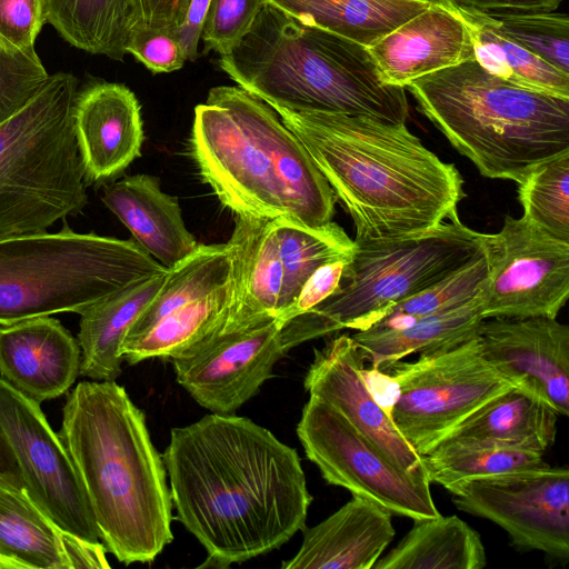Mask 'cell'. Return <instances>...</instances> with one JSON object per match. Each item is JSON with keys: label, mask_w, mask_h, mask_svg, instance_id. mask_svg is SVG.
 I'll list each match as a JSON object with an SVG mask.
<instances>
[{"label": "cell", "mask_w": 569, "mask_h": 569, "mask_svg": "<svg viewBox=\"0 0 569 569\" xmlns=\"http://www.w3.org/2000/svg\"><path fill=\"white\" fill-rule=\"evenodd\" d=\"M271 221L283 268L280 315L293 302L303 283L318 268L351 256L356 246L333 221L319 228L284 217Z\"/></svg>", "instance_id": "cell-33"}, {"label": "cell", "mask_w": 569, "mask_h": 569, "mask_svg": "<svg viewBox=\"0 0 569 569\" xmlns=\"http://www.w3.org/2000/svg\"><path fill=\"white\" fill-rule=\"evenodd\" d=\"M0 569H19L16 563L0 556Z\"/></svg>", "instance_id": "cell-48"}, {"label": "cell", "mask_w": 569, "mask_h": 569, "mask_svg": "<svg viewBox=\"0 0 569 569\" xmlns=\"http://www.w3.org/2000/svg\"><path fill=\"white\" fill-rule=\"evenodd\" d=\"M355 246L337 291L282 326L287 352L342 329H369L399 302L480 257L483 233L465 226L455 212L430 230Z\"/></svg>", "instance_id": "cell-8"}, {"label": "cell", "mask_w": 569, "mask_h": 569, "mask_svg": "<svg viewBox=\"0 0 569 569\" xmlns=\"http://www.w3.org/2000/svg\"><path fill=\"white\" fill-rule=\"evenodd\" d=\"M126 53L133 56L151 73H170L180 70L187 58L173 30L133 27Z\"/></svg>", "instance_id": "cell-40"}, {"label": "cell", "mask_w": 569, "mask_h": 569, "mask_svg": "<svg viewBox=\"0 0 569 569\" xmlns=\"http://www.w3.org/2000/svg\"><path fill=\"white\" fill-rule=\"evenodd\" d=\"M457 14L470 30L475 60L487 71L523 88L569 98V73L512 42L478 16Z\"/></svg>", "instance_id": "cell-34"}, {"label": "cell", "mask_w": 569, "mask_h": 569, "mask_svg": "<svg viewBox=\"0 0 569 569\" xmlns=\"http://www.w3.org/2000/svg\"><path fill=\"white\" fill-rule=\"evenodd\" d=\"M517 184L522 217L569 242V151L536 164Z\"/></svg>", "instance_id": "cell-35"}, {"label": "cell", "mask_w": 569, "mask_h": 569, "mask_svg": "<svg viewBox=\"0 0 569 569\" xmlns=\"http://www.w3.org/2000/svg\"><path fill=\"white\" fill-rule=\"evenodd\" d=\"M298 21L370 47L433 0H264Z\"/></svg>", "instance_id": "cell-27"}, {"label": "cell", "mask_w": 569, "mask_h": 569, "mask_svg": "<svg viewBox=\"0 0 569 569\" xmlns=\"http://www.w3.org/2000/svg\"><path fill=\"white\" fill-rule=\"evenodd\" d=\"M362 376L377 402L389 415L398 396V386L395 379L388 373L371 367L370 369L363 368Z\"/></svg>", "instance_id": "cell-46"}, {"label": "cell", "mask_w": 569, "mask_h": 569, "mask_svg": "<svg viewBox=\"0 0 569 569\" xmlns=\"http://www.w3.org/2000/svg\"><path fill=\"white\" fill-rule=\"evenodd\" d=\"M236 218L240 219L243 228L240 288L234 312L222 332L277 318L283 283L282 261L272 221Z\"/></svg>", "instance_id": "cell-30"}, {"label": "cell", "mask_w": 569, "mask_h": 569, "mask_svg": "<svg viewBox=\"0 0 569 569\" xmlns=\"http://www.w3.org/2000/svg\"><path fill=\"white\" fill-rule=\"evenodd\" d=\"M78 88L69 72L50 74L0 123V240L47 231L88 204L73 124Z\"/></svg>", "instance_id": "cell-7"}, {"label": "cell", "mask_w": 569, "mask_h": 569, "mask_svg": "<svg viewBox=\"0 0 569 569\" xmlns=\"http://www.w3.org/2000/svg\"><path fill=\"white\" fill-rule=\"evenodd\" d=\"M242 252L243 228L236 218L226 243L199 244L169 268L161 290L124 336L122 359L170 360L221 333L238 302Z\"/></svg>", "instance_id": "cell-10"}, {"label": "cell", "mask_w": 569, "mask_h": 569, "mask_svg": "<svg viewBox=\"0 0 569 569\" xmlns=\"http://www.w3.org/2000/svg\"><path fill=\"white\" fill-rule=\"evenodd\" d=\"M211 0H191L181 24L173 29L187 61L199 58V43Z\"/></svg>", "instance_id": "cell-45"}, {"label": "cell", "mask_w": 569, "mask_h": 569, "mask_svg": "<svg viewBox=\"0 0 569 569\" xmlns=\"http://www.w3.org/2000/svg\"><path fill=\"white\" fill-rule=\"evenodd\" d=\"M297 435L306 456L328 483L399 517L417 520L440 515L428 479L395 465L325 401L310 396Z\"/></svg>", "instance_id": "cell-12"}, {"label": "cell", "mask_w": 569, "mask_h": 569, "mask_svg": "<svg viewBox=\"0 0 569 569\" xmlns=\"http://www.w3.org/2000/svg\"><path fill=\"white\" fill-rule=\"evenodd\" d=\"M457 13L505 14L553 11L561 0H433Z\"/></svg>", "instance_id": "cell-43"}, {"label": "cell", "mask_w": 569, "mask_h": 569, "mask_svg": "<svg viewBox=\"0 0 569 569\" xmlns=\"http://www.w3.org/2000/svg\"><path fill=\"white\" fill-rule=\"evenodd\" d=\"M58 435L107 551L127 566L153 561L173 540L172 500L143 412L116 380L80 381Z\"/></svg>", "instance_id": "cell-3"}, {"label": "cell", "mask_w": 569, "mask_h": 569, "mask_svg": "<svg viewBox=\"0 0 569 569\" xmlns=\"http://www.w3.org/2000/svg\"><path fill=\"white\" fill-rule=\"evenodd\" d=\"M367 49L382 80L403 88L425 76L475 59L467 23L437 1Z\"/></svg>", "instance_id": "cell-21"}, {"label": "cell", "mask_w": 569, "mask_h": 569, "mask_svg": "<svg viewBox=\"0 0 569 569\" xmlns=\"http://www.w3.org/2000/svg\"><path fill=\"white\" fill-rule=\"evenodd\" d=\"M44 22L69 44L123 61L136 24L132 0H42Z\"/></svg>", "instance_id": "cell-31"}, {"label": "cell", "mask_w": 569, "mask_h": 569, "mask_svg": "<svg viewBox=\"0 0 569 569\" xmlns=\"http://www.w3.org/2000/svg\"><path fill=\"white\" fill-rule=\"evenodd\" d=\"M177 519L227 568L287 543L312 501L300 458L249 418L211 412L172 428L162 456Z\"/></svg>", "instance_id": "cell-1"}, {"label": "cell", "mask_w": 569, "mask_h": 569, "mask_svg": "<svg viewBox=\"0 0 569 569\" xmlns=\"http://www.w3.org/2000/svg\"><path fill=\"white\" fill-rule=\"evenodd\" d=\"M190 149L201 178L234 217H284L313 228L332 221V188L277 111L243 88L209 90L194 108Z\"/></svg>", "instance_id": "cell-4"}, {"label": "cell", "mask_w": 569, "mask_h": 569, "mask_svg": "<svg viewBox=\"0 0 569 569\" xmlns=\"http://www.w3.org/2000/svg\"><path fill=\"white\" fill-rule=\"evenodd\" d=\"M0 425L36 505L61 530L90 542L100 533L72 460L40 405L0 378Z\"/></svg>", "instance_id": "cell-14"}, {"label": "cell", "mask_w": 569, "mask_h": 569, "mask_svg": "<svg viewBox=\"0 0 569 569\" xmlns=\"http://www.w3.org/2000/svg\"><path fill=\"white\" fill-rule=\"evenodd\" d=\"M455 506L501 527L512 542L566 561L569 557V470L550 465L459 486Z\"/></svg>", "instance_id": "cell-15"}, {"label": "cell", "mask_w": 569, "mask_h": 569, "mask_svg": "<svg viewBox=\"0 0 569 569\" xmlns=\"http://www.w3.org/2000/svg\"><path fill=\"white\" fill-rule=\"evenodd\" d=\"M168 272L137 280L80 315L81 377L113 381L121 375L123 338L161 290Z\"/></svg>", "instance_id": "cell-25"}, {"label": "cell", "mask_w": 569, "mask_h": 569, "mask_svg": "<svg viewBox=\"0 0 569 569\" xmlns=\"http://www.w3.org/2000/svg\"><path fill=\"white\" fill-rule=\"evenodd\" d=\"M264 0H211L201 40L203 52L229 54L250 31Z\"/></svg>", "instance_id": "cell-39"}, {"label": "cell", "mask_w": 569, "mask_h": 569, "mask_svg": "<svg viewBox=\"0 0 569 569\" xmlns=\"http://www.w3.org/2000/svg\"><path fill=\"white\" fill-rule=\"evenodd\" d=\"M485 358L515 388L569 413V327L551 317L488 318L478 331Z\"/></svg>", "instance_id": "cell-17"}, {"label": "cell", "mask_w": 569, "mask_h": 569, "mask_svg": "<svg viewBox=\"0 0 569 569\" xmlns=\"http://www.w3.org/2000/svg\"><path fill=\"white\" fill-rule=\"evenodd\" d=\"M483 319L557 317L569 297V242L525 217L506 216L497 233H483Z\"/></svg>", "instance_id": "cell-13"}, {"label": "cell", "mask_w": 569, "mask_h": 569, "mask_svg": "<svg viewBox=\"0 0 569 569\" xmlns=\"http://www.w3.org/2000/svg\"><path fill=\"white\" fill-rule=\"evenodd\" d=\"M282 322L272 318L222 332L170 359L178 383L211 412L232 413L272 377L287 351Z\"/></svg>", "instance_id": "cell-16"}, {"label": "cell", "mask_w": 569, "mask_h": 569, "mask_svg": "<svg viewBox=\"0 0 569 569\" xmlns=\"http://www.w3.org/2000/svg\"><path fill=\"white\" fill-rule=\"evenodd\" d=\"M488 272L483 253L459 271L396 305L391 311L371 327L405 328L418 319L448 311L475 298Z\"/></svg>", "instance_id": "cell-37"}, {"label": "cell", "mask_w": 569, "mask_h": 569, "mask_svg": "<svg viewBox=\"0 0 569 569\" xmlns=\"http://www.w3.org/2000/svg\"><path fill=\"white\" fill-rule=\"evenodd\" d=\"M167 270L133 239L57 232L0 240V326L81 315L132 282Z\"/></svg>", "instance_id": "cell-9"}, {"label": "cell", "mask_w": 569, "mask_h": 569, "mask_svg": "<svg viewBox=\"0 0 569 569\" xmlns=\"http://www.w3.org/2000/svg\"><path fill=\"white\" fill-rule=\"evenodd\" d=\"M406 88L486 178L518 183L536 164L569 151V98L511 83L475 59Z\"/></svg>", "instance_id": "cell-6"}, {"label": "cell", "mask_w": 569, "mask_h": 569, "mask_svg": "<svg viewBox=\"0 0 569 569\" xmlns=\"http://www.w3.org/2000/svg\"><path fill=\"white\" fill-rule=\"evenodd\" d=\"M0 483L23 489L22 477L9 440L0 425Z\"/></svg>", "instance_id": "cell-47"}, {"label": "cell", "mask_w": 569, "mask_h": 569, "mask_svg": "<svg viewBox=\"0 0 569 569\" xmlns=\"http://www.w3.org/2000/svg\"><path fill=\"white\" fill-rule=\"evenodd\" d=\"M272 108L365 116L405 124L406 88L385 82L367 47L264 3L240 43L218 60Z\"/></svg>", "instance_id": "cell-5"}, {"label": "cell", "mask_w": 569, "mask_h": 569, "mask_svg": "<svg viewBox=\"0 0 569 569\" xmlns=\"http://www.w3.org/2000/svg\"><path fill=\"white\" fill-rule=\"evenodd\" d=\"M483 320L478 293L457 308L420 318L408 327H370L351 337L365 361L378 369L415 352H433L460 345L478 335Z\"/></svg>", "instance_id": "cell-26"}, {"label": "cell", "mask_w": 569, "mask_h": 569, "mask_svg": "<svg viewBox=\"0 0 569 569\" xmlns=\"http://www.w3.org/2000/svg\"><path fill=\"white\" fill-rule=\"evenodd\" d=\"M558 417L538 398L512 387L470 415L449 438L489 440L545 452L555 443Z\"/></svg>", "instance_id": "cell-29"}, {"label": "cell", "mask_w": 569, "mask_h": 569, "mask_svg": "<svg viewBox=\"0 0 569 569\" xmlns=\"http://www.w3.org/2000/svg\"><path fill=\"white\" fill-rule=\"evenodd\" d=\"M350 214L355 241L430 230L463 199V180L405 124L273 108Z\"/></svg>", "instance_id": "cell-2"}, {"label": "cell", "mask_w": 569, "mask_h": 569, "mask_svg": "<svg viewBox=\"0 0 569 569\" xmlns=\"http://www.w3.org/2000/svg\"><path fill=\"white\" fill-rule=\"evenodd\" d=\"M191 0H132L134 27L173 30L178 28Z\"/></svg>", "instance_id": "cell-44"}, {"label": "cell", "mask_w": 569, "mask_h": 569, "mask_svg": "<svg viewBox=\"0 0 569 569\" xmlns=\"http://www.w3.org/2000/svg\"><path fill=\"white\" fill-rule=\"evenodd\" d=\"M106 552L58 528L24 490L0 483V556L19 569H109Z\"/></svg>", "instance_id": "cell-22"}, {"label": "cell", "mask_w": 569, "mask_h": 569, "mask_svg": "<svg viewBox=\"0 0 569 569\" xmlns=\"http://www.w3.org/2000/svg\"><path fill=\"white\" fill-rule=\"evenodd\" d=\"M351 256L321 266L307 279L293 302L277 317L282 326L292 318L311 311L337 291L345 266Z\"/></svg>", "instance_id": "cell-42"}, {"label": "cell", "mask_w": 569, "mask_h": 569, "mask_svg": "<svg viewBox=\"0 0 569 569\" xmlns=\"http://www.w3.org/2000/svg\"><path fill=\"white\" fill-rule=\"evenodd\" d=\"M313 353L303 381L309 395L337 410L395 465L427 479L422 457L368 389L362 376L366 361L352 337L336 336Z\"/></svg>", "instance_id": "cell-18"}, {"label": "cell", "mask_w": 569, "mask_h": 569, "mask_svg": "<svg viewBox=\"0 0 569 569\" xmlns=\"http://www.w3.org/2000/svg\"><path fill=\"white\" fill-rule=\"evenodd\" d=\"M378 369L398 386L389 416L421 457L485 403L513 387L485 358L478 335L449 349L421 352L415 361L396 360Z\"/></svg>", "instance_id": "cell-11"}, {"label": "cell", "mask_w": 569, "mask_h": 569, "mask_svg": "<svg viewBox=\"0 0 569 569\" xmlns=\"http://www.w3.org/2000/svg\"><path fill=\"white\" fill-rule=\"evenodd\" d=\"M101 199L132 239L167 269L199 246L186 227L178 198L162 191L154 176L138 173L107 183Z\"/></svg>", "instance_id": "cell-24"}, {"label": "cell", "mask_w": 569, "mask_h": 569, "mask_svg": "<svg viewBox=\"0 0 569 569\" xmlns=\"http://www.w3.org/2000/svg\"><path fill=\"white\" fill-rule=\"evenodd\" d=\"M422 462L430 485L450 493L472 480L548 466L543 452L472 438H449Z\"/></svg>", "instance_id": "cell-32"}, {"label": "cell", "mask_w": 569, "mask_h": 569, "mask_svg": "<svg viewBox=\"0 0 569 569\" xmlns=\"http://www.w3.org/2000/svg\"><path fill=\"white\" fill-rule=\"evenodd\" d=\"M44 23L42 0H0V39L33 59Z\"/></svg>", "instance_id": "cell-41"}, {"label": "cell", "mask_w": 569, "mask_h": 569, "mask_svg": "<svg viewBox=\"0 0 569 569\" xmlns=\"http://www.w3.org/2000/svg\"><path fill=\"white\" fill-rule=\"evenodd\" d=\"M487 556L479 533L457 516L413 520L412 528L373 569H482Z\"/></svg>", "instance_id": "cell-28"}, {"label": "cell", "mask_w": 569, "mask_h": 569, "mask_svg": "<svg viewBox=\"0 0 569 569\" xmlns=\"http://www.w3.org/2000/svg\"><path fill=\"white\" fill-rule=\"evenodd\" d=\"M49 76L40 59L29 57L0 39V123L24 107Z\"/></svg>", "instance_id": "cell-38"}, {"label": "cell", "mask_w": 569, "mask_h": 569, "mask_svg": "<svg viewBox=\"0 0 569 569\" xmlns=\"http://www.w3.org/2000/svg\"><path fill=\"white\" fill-rule=\"evenodd\" d=\"M392 513L358 496L311 528L282 569H372L395 537Z\"/></svg>", "instance_id": "cell-23"}, {"label": "cell", "mask_w": 569, "mask_h": 569, "mask_svg": "<svg viewBox=\"0 0 569 569\" xmlns=\"http://www.w3.org/2000/svg\"><path fill=\"white\" fill-rule=\"evenodd\" d=\"M478 16L502 36L569 73V18L553 11Z\"/></svg>", "instance_id": "cell-36"}, {"label": "cell", "mask_w": 569, "mask_h": 569, "mask_svg": "<svg viewBox=\"0 0 569 569\" xmlns=\"http://www.w3.org/2000/svg\"><path fill=\"white\" fill-rule=\"evenodd\" d=\"M73 124L88 184L113 179L141 154V107L123 83L92 81L78 90Z\"/></svg>", "instance_id": "cell-19"}, {"label": "cell", "mask_w": 569, "mask_h": 569, "mask_svg": "<svg viewBox=\"0 0 569 569\" xmlns=\"http://www.w3.org/2000/svg\"><path fill=\"white\" fill-rule=\"evenodd\" d=\"M80 367L78 340L58 319L0 326V378L39 405L69 391Z\"/></svg>", "instance_id": "cell-20"}]
</instances>
